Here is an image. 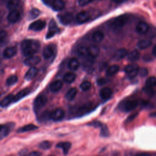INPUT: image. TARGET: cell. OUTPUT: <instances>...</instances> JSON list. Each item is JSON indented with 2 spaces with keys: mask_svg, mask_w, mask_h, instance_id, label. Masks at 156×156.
<instances>
[{
  "mask_svg": "<svg viewBox=\"0 0 156 156\" xmlns=\"http://www.w3.org/2000/svg\"><path fill=\"white\" fill-rule=\"evenodd\" d=\"M20 12L17 10H13L10 12V13L7 15V20L11 23H14L18 21L20 18Z\"/></svg>",
  "mask_w": 156,
  "mask_h": 156,
  "instance_id": "5bb4252c",
  "label": "cell"
},
{
  "mask_svg": "<svg viewBox=\"0 0 156 156\" xmlns=\"http://www.w3.org/2000/svg\"><path fill=\"white\" fill-rule=\"evenodd\" d=\"M13 126H14V124L12 123H9V124H6L5 125H1V130H0L1 139H2L5 136H7V135L9 133L10 130L13 129Z\"/></svg>",
  "mask_w": 156,
  "mask_h": 156,
  "instance_id": "30bf717a",
  "label": "cell"
},
{
  "mask_svg": "<svg viewBox=\"0 0 156 156\" xmlns=\"http://www.w3.org/2000/svg\"><path fill=\"white\" fill-rule=\"evenodd\" d=\"M128 59L131 62H135L138 60L140 58V53L139 52L135 49L132 51L130 52H129L127 55Z\"/></svg>",
  "mask_w": 156,
  "mask_h": 156,
  "instance_id": "4dcf8cb0",
  "label": "cell"
},
{
  "mask_svg": "<svg viewBox=\"0 0 156 156\" xmlns=\"http://www.w3.org/2000/svg\"><path fill=\"white\" fill-rule=\"evenodd\" d=\"M152 42L149 40H141L137 43L136 46L140 49H145L149 48Z\"/></svg>",
  "mask_w": 156,
  "mask_h": 156,
  "instance_id": "cb8c5ba5",
  "label": "cell"
},
{
  "mask_svg": "<svg viewBox=\"0 0 156 156\" xmlns=\"http://www.w3.org/2000/svg\"><path fill=\"white\" fill-rule=\"evenodd\" d=\"M40 48V43L34 40H25L22 41L21 50L23 55L26 57L32 56L37 52Z\"/></svg>",
  "mask_w": 156,
  "mask_h": 156,
  "instance_id": "6da1fadb",
  "label": "cell"
},
{
  "mask_svg": "<svg viewBox=\"0 0 156 156\" xmlns=\"http://www.w3.org/2000/svg\"><path fill=\"white\" fill-rule=\"evenodd\" d=\"M53 54H54L53 49L50 46H47L44 48L43 51V55L44 58L46 59L50 58L53 55Z\"/></svg>",
  "mask_w": 156,
  "mask_h": 156,
  "instance_id": "f1b7e54d",
  "label": "cell"
},
{
  "mask_svg": "<svg viewBox=\"0 0 156 156\" xmlns=\"http://www.w3.org/2000/svg\"><path fill=\"white\" fill-rule=\"evenodd\" d=\"M38 128L37 126L34 125V124H27L26 126H24L21 128H19L17 130V132L18 133H22V132H26L31 130H35Z\"/></svg>",
  "mask_w": 156,
  "mask_h": 156,
  "instance_id": "1f68e13d",
  "label": "cell"
},
{
  "mask_svg": "<svg viewBox=\"0 0 156 156\" xmlns=\"http://www.w3.org/2000/svg\"><path fill=\"white\" fill-rule=\"evenodd\" d=\"M40 14V11L37 9H32L29 14V19L33 20L37 18Z\"/></svg>",
  "mask_w": 156,
  "mask_h": 156,
  "instance_id": "ab89813d",
  "label": "cell"
},
{
  "mask_svg": "<svg viewBox=\"0 0 156 156\" xmlns=\"http://www.w3.org/2000/svg\"><path fill=\"white\" fill-rule=\"evenodd\" d=\"M63 82L60 80H57L53 82H52L49 86L50 90L52 92H57L59 91L62 87Z\"/></svg>",
  "mask_w": 156,
  "mask_h": 156,
  "instance_id": "44dd1931",
  "label": "cell"
},
{
  "mask_svg": "<svg viewBox=\"0 0 156 156\" xmlns=\"http://www.w3.org/2000/svg\"><path fill=\"white\" fill-rule=\"evenodd\" d=\"M51 143L49 141H43L39 144V147L41 149H48L51 147Z\"/></svg>",
  "mask_w": 156,
  "mask_h": 156,
  "instance_id": "60d3db41",
  "label": "cell"
},
{
  "mask_svg": "<svg viewBox=\"0 0 156 156\" xmlns=\"http://www.w3.org/2000/svg\"><path fill=\"white\" fill-rule=\"evenodd\" d=\"M152 54L156 57V44L154 46V47L152 49Z\"/></svg>",
  "mask_w": 156,
  "mask_h": 156,
  "instance_id": "91938a15",
  "label": "cell"
},
{
  "mask_svg": "<svg viewBox=\"0 0 156 156\" xmlns=\"http://www.w3.org/2000/svg\"><path fill=\"white\" fill-rule=\"evenodd\" d=\"M48 101V98L44 95H39L38 96L34 102V110L37 112L42 108Z\"/></svg>",
  "mask_w": 156,
  "mask_h": 156,
  "instance_id": "7a4b0ae2",
  "label": "cell"
},
{
  "mask_svg": "<svg viewBox=\"0 0 156 156\" xmlns=\"http://www.w3.org/2000/svg\"><path fill=\"white\" fill-rule=\"evenodd\" d=\"M88 55L91 58H95L98 57L100 52L99 48L96 45H90L88 47Z\"/></svg>",
  "mask_w": 156,
  "mask_h": 156,
  "instance_id": "e0dca14e",
  "label": "cell"
},
{
  "mask_svg": "<svg viewBox=\"0 0 156 156\" xmlns=\"http://www.w3.org/2000/svg\"><path fill=\"white\" fill-rule=\"evenodd\" d=\"M109 132L108 127L103 124L102 126L101 127V134L102 136H107L108 135Z\"/></svg>",
  "mask_w": 156,
  "mask_h": 156,
  "instance_id": "7bdbcfd3",
  "label": "cell"
},
{
  "mask_svg": "<svg viewBox=\"0 0 156 156\" xmlns=\"http://www.w3.org/2000/svg\"><path fill=\"white\" fill-rule=\"evenodd\" d=\"M119 66L116 65H112L111 66H110L106 71V75L108 76H112L114 74H115L116 73H117L119 71Z\"/></svg>",
  "mask_w": 156,
  "mask_h": 156,
  "instance_id": "e575fe53",
  "label": "cell"
},
{
  "mask_svg": "<svg viewBox=\"0 0 156 156\" xmlns=\"http://www.w3.org/2000/svg\"><path fill=\"white\" fill-rule=\"evenodd\" d=\"M149 32V35L151 37H156V29L154 28H152V29H149L148 30ZM147 31V32H148Z\"/></svg>",
  "mask_w": 156,
  "mask_h": 156,
  "instance_id": "816d5d0a",
  "label": "cell"
},
{
  "mask_svg": "<svg viewBox=\"0 0 156 156\" xmlns=\"http://www.w3.org/2000/svg\"><path fill=\"white\" fill-rule=\"evenodd\" d=\"M77 52L80 57H83L85 58L90 57L88 55V47L87 46H81L77 50Z\"/></svg>",
  "mask_w": 156,
  "mask_h": 156,
  "instance_id": "d590c367",
  "label": "cell"
},
{
  "mask_svg": "<svg viewBox=\"0 0 156 156\" xmlns=\"http://www.w3.org/2000/svg\"><path fill=\"white\" fill-rule=\"evenodd\" d=\"M127 55H128L127 51L125 48H121L115 53L113 58L115 60H119L124 58Z\"/></svg>",
  "mask_w": 156,
  "mask_h": 156,
  "instance_id": "d6986e66",
  "label": "cell"
},
{
  "mask_svg": "<svg viewBox=\"0 0 156 156\" xmlns=\"http://www.w3.org/2000/svg\"><path fill=\"white\" fill-rule=\"evenodd\" d=\"M58 18L62 24L64 25H67L72 22L73 20V16L71 13L66 12L63 14L59 15L58 16Z\"/></svg>",
  "mask_w": 156,
  "mask_h": 156,
  "instance_id": "52a82bcc",
  "label": "cell"
},
{
  "mask_svg": "<svg viewBox=\"0 0 156 156\" xmlns=\"http://www.w3.org/2000/svg\"><path fill=\"white\" fill-rule=\"evenodd\" d=\"M50 118H51V112H49L48 111H45L40 115V121L42 122H45L48 120H49V119Z\"/></svg>",
  "mask_w": 156,
  "mask_h": 156,
  "instance_id": "f35d334b",
  "label": "cell"
},
{
  "mask_svg": "<svg viewBox=\"0 0 156 156\" xmlns=\"http://www.w3.org/2000/svg\"><path fill=\"white\" fill-rule=\"evenodd\" d=\"M143 91H144L146 94L148 95H153L154 94V90L152 89V87H147L146 86L144 88H143Z\"/></svg>",
  "mask_w": 156,
  "mask_h": 156,
  "instance_id": "ee69618b",
  "label": "cell"
},
{
  "mask_svg": "<svg viewBox=\"0 0 156 156\" xmlns=\"http://www.w3.org/2000/svg\"><path fill=\"white\" fill-rule=\"evenodd\" d=\"M79 65H80L79 62L77 58H72L69 60L68 66L69 69L72 71H76L79 67Z\"/></svg>",
  "mask_w": 156,
  "mask_h": 156,
  "instance_id": "603a6c76",
  "label": "cell"
},
{
  "mask_svg": "<svg viewBox=\"0 0 156 156\" xmlns=\"http://www.w3.org/2000/svg\"><path fill=\"white\" fill-rule=\"evenodd\" d=\"M51 7L55 11H60L64 9L65 2L63 0H55Z\"/></svg>",
  "mask_w": 156,
  "mask_h": 156,
  "instance_id": "7402d4cb",
  "label": "cell"
},
{
  "mask_svg": "<svg viewBox=\"0 0 156 156\" xmlns=\"http://www.w3.org/2000/svg\"><path fill=\"white\" fill-rule=\"evenodd\" d=\"M138 102L135 100H128L123 102L120 105V108L121 110L129 112L136 108V107L138 106Z\"/></svg>",
  "mask_w": 156,
  "mask_h": 156,
  "instance_id": "3957f363",
  "label": "cell"
},
{
  "mask_svg": "<svg viewBox=\"0 0 156 156\" xmlns=\"http://www.w3.org/2000/svg\"><path fill=\"white\" fill-rule=\"evenodd\" d=\"M54 1L55 0H43V2L45 4L48 5H50V6L52 4V3L54 2Z\"/></svg>",
  "mask_w": 156,
  "mask_h": 156,
  "instance_id": "11a10c76",
  "label": "cell"
},
{
  "mask_svg": "<svg viewBox=\"0 0 156 156\" xmlns=\"http://www.w3.org/2000/svg\"><path fill=\"white\" fill-rule=\"evenodd\" d=\"M156 85V78L151 76L148 77L146 80V86L153 88Z\"/></svg>",
  "mask_w": 156,
  "mask_h": 156,
  "instance_id": "74e56055",
  "label": "cell"
},
{
  "mask_svg": "<svg viewBox=\"0 0 156 156\" xmlns=\"http://www.w3.org/2000/svg\"><path fill=\"white\" fill-rule=\"evenodd\" d=\"M112 94V90L108 87H104L102 88L99 92V95L101 98L103 99H109Z\"/></svg>",
  "mask_w": 156,
  "mask_h": 156,
  "instance_id": "ffe728a7",
  "label": "cell"
},
{
  "mask_svg": "<svg viewBox=\"0 0 156 156\" xmlns=\"http://www.w3.org/2000/svg\"><path fill=\"white\" fill-rule=\"evenodd\" d=\"M6 38H7V33H6V32H5L4 30H2L1 32V34H0V39H1V43H2V42L4 41H5Z\"/></svg>",
  "mask_w": 156,
  "mask_h": 156,
  "instance_id": "c3c4849f",
  "label": "cell"
},
{
  "mask_svg": "<svg viewBox=\"0 0 156 156\" xmlns=\"http://www.w3.org/2000/svg\"><path fill=\"white\" fill-rule=\"evenodd\" d=\"M91 86V83L90 82L84 81L80 84V87L83 91H87L90 88Z\"/></svg>",
  "mask_w": 156,
  "mask_h": 156,
  "instance_id": "b9f144b4",
  "label": "cell"
},
{
  "mask_svg": "<svg viewBox=\"0 0 156 156\" xmlns=\"http://www.w3.org/2000/svg\"><path fill=\"white\" fill-rule=\"evenodd\" d=\"M20 3V0H8L7 2V8L9 10H15L18 6Z\"/></svg>",
  "mask_w": 156,
  "mask_h": 156,
  "instance_id": "d6a6232c",
  "label": "cell"
},
{
  "mask_svg": "<svg viewBox=\"0 0 156 156\" xmlns=\"http://www.w3.org/2000/svg\"><path fill=\"white\" fill-rule=\"evenodd\" d=\"M94 1H96V0H79L78 4L80 6H85Z\"/></svg>",
  "mask_w": 156,
  "mask_h": 156,
  "instance_id": "f6af8a7d",
  "label": "cell"
},
{
  "mask_svg": "<svg viewBox=\"0 0 156 156\" xmlns=\"http://www.w3.org/2000/svg\"><path fill=\"white\" fill-rule=\"evenodd\" d=\"M63 80L66 82V83H72L76 79V74H74L73 73H66V74H65V75L63 76Z\"/></svg>",
  "mask_w": 156,
  "mask_h": 156,
  "instance_id": "836d02e7",
  "label": "cell"
},
{
  "mask_svg": "<svg viewBox=\"0 0 156 156\" xmlns=\"http://www.w3.org/2000/svg\"><path fill=\"white\" fill-rule=\"evenodd\" d=\"M65 116L64 111L61 108H57L51 112V118L55 121H60Z\"/></svg>",
  "mask_w": 156,
  "mask_h": 156,
  "instance_id": "7c38bea8",
  "label": "cell"
},
{
  "mask_svg": "<svg viewBox=\"0 0 156 156\" xmlns=\"http://www.w3.org/2000/svg\"><path fill=\"white\" fill-rule=\"evenodd\" d=\"M17 49L15 47L11 46L5 48L2 52V56L5 58H10L16 55Z\"/></svg>",
  "mask_w": 156,
  "mask_h": 156,
  "instance_id": "4fadbf2b",
  "label": "cell"
},
{
  "mask_svg": "<svg viewBox=\"0 0 156 156\" xmlns=\"http://www.w3.org/2000/svg\"><path fill=\"white\" fill-rule=\"evenodd\" d=\"M29 156H41V153L38 151H32L29 153Z\"/></svg>",
  "mask_w": 156,
  "mask_h": 156,
  "instance_id": "db71d44e",
  "label": "cell"
},
{
  "mask_svg": "<svg viewBox=\"0 0 156 156\" xmlns=\"http://www.w3.org/2000/svg\"><path fill=\"white\" fill-rule=\"evenodd\" d=\"M90 18L89 13L86 11H82L76 15V21L79 24H82L87 22Z\"/></svg>",
  "mask_w": 156,
  "mask_h": 156,
  "instance_id": "8fae6325",
  "label": "cell"
},
{
  "mask_svg": "<svg viewBox=\"0 0 156 156\" xmlns=\"http://www.w3.org/2000/svg\"><path fill=\"white\" fill-rule=\"evenodd\" d=\"M128 21V17L126 15H121L116 18L112 22V26L114 29H121L125 26Z\"/></svg>",
  "mask_w": 156,
  "mask_h": 156,
  "instance_id": "277c9868",
  "label": "cell"
},
{
  "mask_svg": "<svg viewBox=\"0 0 156 156\" xmlns=\"http://www.w3.org/2000/svg\"><path fill=\"white\" fill-rule=\"evenodd\" d=\"M136 115H137V113H133V114H132V115H130V116H129L127 118V120H126V121L127 122H129V121H131L132 120H133L136 116Z\"/></svg>",
  "mask_w": 156,
  "mask_h": 156,
  "instance_id": "f5cc1de1",
  "label": "cell"
},
{
  "mask_svg": "<svg viewBox=\"0 0 156 156\" xmlns=\"http://www.w3.org/2000/svg\"><path fill=\"white\" fill-rule=\"evenodd\" d=\"M45 26L46 22L41 20H39L32 23L29 26V29L34 31H39L42 30L45 27Z\"/></svg>",
  "mask_w": 156,
  "mask_h": 156,
  "instance_id": "ba28073f",
  "label": "cell"
},
{
  "mask_svg": "<svg viewBox=\"0 0 156 156\" xmlns=\"http://www.w3.org/2000/svg\"><path fill=\"white\" fill-rule=\"evenodd\" d=\"M38 73V69L35 66H31L26 72L24 78L27 80H30L34 79Z\"/></svg>",
  "mask_w": 156,
  "mask_h": 156,
  "instance_id": "ac0fdd59",
  "label": "cell"
},
{
  "mask_svg": "<svg viewBox=\"0 0 156 156\" xmlns=\"http://www.w3.org/2000/svg\"><path fill=\"white\" fill-rule=\"evenodd\" d=\"M57 147L61 148L65 154H67L71 147V143L69 142H60L56 145Z\"/></svg>",
  "mask_w": 156,
  "mask_h": 156,
  "instance_id": "484cf974",
  "label": "cell"
},
{
  "mask_svg": "<svg viewBox=\"0 0 156 156\" xmlns=\"http://www.w3.org/2000/svg\"><path fill=\"white\" fill-rule=\"evenodd\" d=\"M58 32V28L57 26V24L54 20H51L50 23H49V30L48 32L46 34V38H50L55 35L56 33Z\"/></svg>",
  "mask_w": 156,
  "mask_h": 156,
  "instance_id": "9c48e42d",
  "label": "cell"
},
{
  "mask_svg": "<svg viewBox=\"0 0 156 156\" xmlns=\"http://www.w3.org/2000/svg\"><path fill=\"white\" fill-rule=\"evenodd\" d=\"M107 63H102L100 66H99V69L100 71H102L104 70L106 67H107Z\"/></svg>",
  "mask_w": 156,
  "mask_h": 156,
  "instance_id": "9f6ffc18",
  "label": "cell"
},
{
  "mask_svg": "<svg viewBox=\"0 0 156 156\" xmlns=\"http://www.w3.org/2000/svg\"><path fill=\"white\" fill-rule=\"evenodd\" d=\"M115 3H117V4H121V3H122L124 2H126V1L127 0H112Z\"/></svg>",
  "mask_w": 156,
  "mask_h": 156,
  "instance_id": "6f0895ef",
  "label": "cell"
},
{
  "mask_svg": "<svg viewBox=\"0 0 156 156\" xmlns=\"http://www.w3.org/2000/svg\"><path fill=\"white\" fill-rule=\"evenodd\" d=\"M49 156H54V155H49Z\"/></svg>",
  "mask_w": 156,
  "mask_h": 156,
  "instance_id": "6125c7cd",
  "label": "cell"
},
{
  "mask_svg": "<svg viewBox=\"0 0 156 156\" xmlns=\"http://www.w3.org/2000/svg\"><path fill=\"white\" fill-rule=\"evenodd\" d=\"M104 37V34L99 30L96 31L93 33V36H92V39L93 41L95 43H100Z\"/></svg>",
  "mask_w": 156,
  "mask_h": 156,
  "instance_id": "83f0119b",
  "label": "cell"
},
{
  "mask_svg": "<svg viewBox=\"0 0 156 156\" xmlns=\"http://www.w3.org/2000/svg\"><path fill=\"white\" fill-rule=\"evenodd\" d=\"M88 126H93V127H96V128H97V127H100V128H101V127L102 126L103 124L101 123V122H99V121H93V122H90V123H88Z\"/></svg>",
  "mask_w": 156,
  "mask_h": 156,
  "instance_id": "7dc6e473",
  "label": "cell"
},
{
  "mask_svg": "<svg viewBox=\"0 0 156 156\" xmlns=\"http://www.w3.org/2000/svg\"><path fill=\"white\" fill-rule=\"evenodd\" d=\"M18 81V77L15 75L9 76L6 80V84L8 86H12L16 83Z\"/></svg>",
  "mask_w": 156,
  "mask_h": 156,
  "instance_id": "8d00e7d4",
  "label": "cell"
},
{
  "mask_svg": "<svg viewBox=\"0 0 156 156\" xmlns=\"http://www.w3.org/2000/svg\"><path fill=\"white\" fill-rule=\"evenodd\" d=\"M135 29L138 34H144L147 32V31L149 30V26L145 22L140 21L136 24Z\"/></svg>",
  "mask_w": 156,
  "mask_h": 156,
  "instance_id": "2e32d148",
  "label": "cell"
},
{
  "mask_svg": "<svg viewBox=\"0 0 156 156\" xmlns=\"http://www.w3.org/2000/svg\"><path fill=\"white\" fill-rule=\"evenodd\" d=\"M135 156H151V155L147 153H141V154H138Z\"/></svg>",
  "mask_w": 156,
  "mask_h": 156,
  "instance_id": "680465c9",
  "label": "cell"
},
{
  "mask_svg": "<svg viewBox=\"0 0 156 156\" xmlns=\"http://www.w3.org/2000/svg\"><path fill=\"white\" fill-rule=\"evenodd\" d=\"M106 82H107V80L104 78H100L97 80V84L99 86L104 85L105 83H106Z\"/></svg>",
  "mask_w": 156,
  "mask_h": 156,
  "instance_id": "f907efd6",
  "label": "cell"
},
{
  "mask_svg": "<svg viewBox=\"0 0 156 156\" xmlns=\"http://www.w3.org/2000/svg\"><path fill=\"white\" fill-rule=\"evenodd\" d=\"M30 92V90L29 88H25L22 90H21L20 92H18L14 96V100L13 102H16L24 96H26L27 94H28Z\"/></svg>",
  "mask_w": 156,
  "mask_h": 156,
  "instance_id": "d4e9b609",
  "label": "cell"
},
{
  "mask_svg": "<svg viewBox=\"0 0 156 156\" xmlns=\"http://www.w3.org/2000/svg\"><path fill=\"white\" fill-rule=\"evenodd\" d=\"M150 116H151V117H156V112L151 113V114H150Z\"/></svg>",
  "mask_w": 156,
  "mask_h": 156,
  "instance_id": "94428289",
  "label": "cell"
},
{
  "mask_svg": "<svg viewBox=\"0 0 156 156\" xmlns=\"http://www.w3.org/2000/svg\"><path fill=\"white\" fill-rule=\"evenodd\" d=\"M77 93V90L76 88H70L65 94V98L68 101H72L75 98L76 94Z\"/></svg>",
  "mask_w": 156,
  "mask_h": 156,
  "instance_id": "f546056e",
  "label": "cell"
},
{
  "mask_svg": "<svg viewBox=\"0 0 156 156\" xmlns=\"http://www.w3.org/2000/svg\"><path fill=\"white\" fill-rule=\"evenodd\" d=\"M147 73H148V71H147V69H146V68H140L138 70V74L141 76V77H145L147 75Z\"/></svg>",
  "mask_w": 156,
  "mask_h": 156,
  "instance_id": "bcb514c9",
  "label": "cell"
},
{
  "mask_svg": "<svg viewBox=\"0 0 156 156\" xmlns=\"http://www.w3.org/2000/svg\"><path fill=\"white\" fill-rule=\"evenodd\" d=\"M14 100V96L12 94H9L6 97H5L1 102V105L2 107H5L10 104L12 102H13Z\"/></svg>",
  "mask_w": 156,
  "mask_h": 156,
  "instance_id": "4316f807",
  "label": "cell"
},
{
  "mask_svg": "<svg viewBox=\"0 0 156 156\" xmlns=\"http://www.w3.org/2000/svg\"><path fill=\"white\" fill-rule=\"evenodd\" d=\"M40 62V58L38 56L36 55H32L27 58L24 63L25 65L28 66H34L35 65H37Z\"/></svg>",
  "mask_w": 156,
  "mask_h": 156,
  "instance_id": "9a60e30c",
  "label": "cell"
},
{
  "mask_svg": "<svg viewBox=\"0 0 156 156\" xmlns=\"http://www.w3.org/2000/svg\"><path fill=\"white\" fill-rule=\"evenodd\" d=\"M138 66L136 64L129 65L124 68V71L130 78L135 77L138 74Z\"/></svg>",
  "mask_w": 156,
  "mask_h": 156,
  "instance_id": "8992f818",
  "label": "cell"
},
{
  "mask_svg": "<svg viewBox=\"0 0 156 156\" xmlns=\"http://www.w3.org/2000/svg\"><path fill=\"white\" fill-rule=\"evenodd\" d=\"M93 108V104H85L83 105H82L79 107H77V108H74V110H73V113L76 115L77 116L79 115H84L87 113H88L91 110H92Z\"/></svg>",
  "mask_w": 156,
  "mask_h": 156,
  "instance_id": "5b68a950",
  "label": "cell"
},
{
  "mask_svg": "<svg viewBox=\"0 0 156 156\" xmlns=\"http://www.w3.org/2000/svg\"><path fill=\"white\" fill-rule=\"evenodd\" d=\"M29 153L27 149H23L20 152H19V155L20 156H29Z\"/></svg>",
  "mask_w": 156,
  "mask_h": 156,
  "instance_id": "681fc988",
  "label": "cell"
}]
</instances>
